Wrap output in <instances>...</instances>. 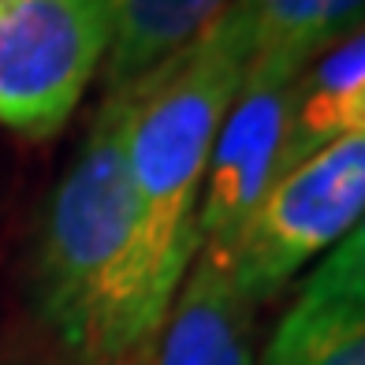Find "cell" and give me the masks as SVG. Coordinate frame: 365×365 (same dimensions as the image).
<instances>
[{
	"label": "cell",
	"instance_id": "cell-1",
	"mask_svg": "<svg viewBox=\"0 0 365 365\" xmlns=\"http://www.w3.org/2000/svg\"><path fill=\"white\" fill-rule=\"evenodd\" d=\"M130 90H108L41 212L30 294L71 365H130L168 317L127 164Z\"/></svg>",
	"mask_w": 365,
	"mask_h": 365
},
{
	"label": "cell",
	"instance_id": "cell-2",
	"mask_svg": "<svg viewBox=\"0 0 365 365\" xmlns=\"http://www.w3.org/2000/svg\"><path fill=\"white\" fill-rule=\"evenodd\" d=\"M242 78L246 41L224 11L190 48L127 86V164L142 209L149 272L168 309L202 246L197 202L209 149Z\"/></svg>",
	"mask_w": 365,
	"mask_h": 365
},
{
	"label": "cell",
	"instance_id": "cell-3",
	"mask_svg": "<svg viewBox=\"0 0 365 365\" xmlns=\"http://www.w3.org/2000/svg\"><path fill=\"white\" fill-rule=\"evenodd\" d=\"M365 217V135L339 138L284 172L224 250L231 284L264 302L302 264L351 235Z\"/></svg>",
	"mask_w": 365,
	"mask_h": 365
},
{
	"label": "cell",
	"instance_id": "cell-4",
	"mask_svg": "<svg viewBox=\"0 0 365 365\" xmlns=\"http://www.w3.org/2000/svg\"><path fill=\"white\" fill-rule=\"evenodd\" d=\"M112 41L108 0H0V127L53 138Z\"/></svg>",
	"mask_w": 365,
	"mask_h": 365
},
{
	"label": "cell",
	"instance_id": "cell-5",
	"mask_svg": "<svg viewBox=\"0 0 365 365\" xmlns=\"http://www.w3.org/2000/svg\"><path fill=\"white\" fill-rule=\"evenodd\" d=\"M291 86H242L235 105L212 138L202 202H197V239L202 246L227 250L239 227L276 182L279 145L287 135Z\"/></svg>",
	"mask_w": 365,
	"mask_h": 365
},
{
	"label": "cell",
	"instance_id": "cell-6",
	"mask_svg": "<svg viewBox=\"0 0 365 365\" xmlns=\"http://www.w3.org/2000/svg\"><path fill=\"white\" fill-rule=\"evenodd\" d=\"M257 306L231 284L220 246H197L187 279L157 331L153 365H254Z\"/></svg>",
	"mask_w": 365,
	"mask_h": 365
},
{
	"label": "cell",
	"instance_id": "cell-7",
	"mask_svg": "<svg viewBox=\"0 0 365 365\" xmlns=\"http://www.w3.org/2000/svg\"><path fill=\"white\" fill-rule=\"evenodd\" d=\"M227 19L246 41L242 86H287L365 26V0H231Z\"/></svg>",
	"mask_w": 365,
	"mask_h": 365
},
{
	"label": "cell",
	"instance_id": "cell-8",
	"mask_svg": "<svg viewBox=\"0 0 365 365\" xmlns=\"http://www.w3.org/2000/svg\"><path fill=\"white\" fill-rule=\"evenodd\" d=\"M354 135H365V26L324 48L294 78L276 179L309 153Z\"/></svg>",
	"mask_w": 365,
	"mask_h": 365
},
{
	"label": "cell",
	"instance_id": "cell-9",
	"mask_svg": "<svg viewBox=\"0 0 365 365\" xmlns=\"http://www.w3.org/2000/svg\"><path fill=\"white\" fill-rule=\"evenodd\" d=\"M227 8L231 0H108L105 93L130 86L190 48Z\"/></svg>",
	"mask_w": 365,
	"mask_h": 365
},
{
	"label": "cell",
	"instance_id": "cell-10",
	"mask_svg": "<svg viewBox=\"0 0 365 365\" xmlns=\"http://www.w3.org/2000/svg\"><path fill=\"white\" fill-rule=\"evenodd\" d=\"M257 365H365V306L287 309Z\"/></svg>",
	"mask_w": 365,
	"mask_h": 365
},
{
	"label": "cell",
	"instance_id": "cell-11",
	"mask_svg": "<svg viewBox=\"0 0 365 365\" xmlns=\"http://www.w3.org/2000/svg\"><path fill=\"white\" fill-rule=\"evenodd\" d=\"M328 306H365V217L313 269L291 309H328Z\"/></svg>",
	"mask_w": 365,
	"mask_h": 365
},
{
	"label": "cell",
	"instance_id": "cell-12",
	"mask_svg": "<svg viewBox=\"0 0 365 365\" xmlns=\"http://www.w3.org/2000/svg\"><path fill=\"white\" fill-rule=\"evenodd\" d=\"M19 365H38V361H19Z\"/></svg>",
	"mask_w": 365,
	"mask_h": 365
}]
</instances>
